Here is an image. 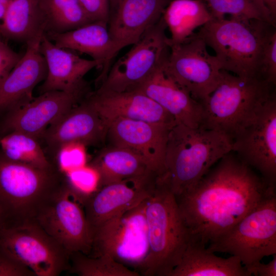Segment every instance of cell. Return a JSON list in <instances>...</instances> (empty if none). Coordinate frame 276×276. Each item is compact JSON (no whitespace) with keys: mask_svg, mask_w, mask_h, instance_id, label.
<instances>
[{"mask_svg":"<svg viewBox=\"0 0 276 276\" xmlns=\"http://www.w3.org/2000/svg\"><path fill=\"white\" fill-rule=\"evenodd\" d=\"M231 152L194 187L175 196L190 241L209 244L276 195L275 186Z\"/></svg>","mask_w":276,"mask_h":276,"instance_id":"6da1fadb","label":"cell"},{"mask_svg":"<svg viewBox=\"0 0 276 276\" xmlns=\"http://www.w3.org/2000/svg\"><path fill=\"white\" fill-rule=\"evenodd\" d=\"M65 183L64 174L56 167L41 168L14 161L0 150V216L4 228L36 222Z\"/></svg>","mask_w":276,"mask_h":276,"instance_id":"7a4b0ae2","label":"cell"},{"mask_svg":"<svg viewBox=\"0 0 276 276\" xmlns=\"http://www.w3.org/2000/svg\"><path fill=\"white\" fill-rule=\"evenodd\" d=\"M232 150V140L220 132L176 123L169 131L163 171L157 179L177 196Z\"/></svg>","mask_w":276,"mask_h":276,"instance_id":"3957f363","label":"cell"},{"mask_svg":"<svg viewBox=\"0 0 276 276\" xmlns=\"http://www.w3.org/2000/svg\"><path fill=\"white\" fill-rule=\"evenodd\" d=\"M275 27L257 19L213 17L197 33L214 51L222 70L242 78L264 80L263 49Z\"/></svg>","mask_w":276,"mask_h":276,"instance_id":"277c9868","label":"cell"},{"mask_svg":"<svg viewBox=\"0 0 276 276\" xmlns=\"http://www.w3.org/2000/svg\"><path fill=\"white\" fill-rule=\"evenodd\" d=\"M148 252L139 269L146 276H170L180 262L190 237L174 194L156 179L145 204Z\"/></svg>","mask_w":276,"mask_h":276,"instance_id":"5b68a950","label":"cell"},{"mask_svg":"<svg viewBox=\"0 0 276 276\" xmlns=\"http://www.w3.org/2000/svg\"><path fill=\"white\" fill-rule=\"evenodd\" d=\"M275 85L263 79L242 78L222 70L218 85L201 103L203 117L199 127L220 132L233 142L275 94Z\"/></svg>","mask_w":276,"mask_h":276,"instance_id":"8992f818","label":"cell"},{"mask_svg":"<svg viewBox=\"0 0 276 276\" xmlns=\"http://www.w3.org/2000/svg\"><path fill=\"white\" fill-rule=\"evenodd\" d=\"M206 249L238 257L245 267L276 254V195L261 202Z\"/></svg>","mask_w":276,"mask_h":276,"instance_id":"52a82bcc","label":"cell"},{"mask_svg":"<svg viewBox=\"0 0 276 276\" xmlns=\"http://www.w3.org/2000/svg\"><path fill=\"white\" fill-rule=\"evenodd\" d=\"M147 199L99 227L93 234L92 249L88 256L96 257L107 254L127 267L139 270L149 249L145 214Z\"/></svg>","mask_w":276,"mask_h":276,"instance_id":"ba28073f","label":"cell"},{"mask_svg":"<svg viewBox=\"0 0 276 276\" xmlns=\"http://www.w3.org/2000/svg\"><path fill=\"white\" fill-rule=\"evenodd\" d=\"M166 25L162 16L124 56L110 67L97 89L134 90L167 59L170 52Z\"/></svg>","mask_w":276,"mask_h":276,"instance_id":"9c48e42d","label":"cell"},{"mask_svg":"<svg viewBox=\"0 0 276 276\" xmlns=\"http://www.w3.org/2000/svg\"><path fill=\"white\" fill-rule=\"evenodd\" d=\"M169 45L165 70L201 103L220 81L222 70L220 62L208 52L206 43L197 33L183 42Z\"/></svg>","mask_w":276,"mask_h":276,"instance_id":"30bf717a","label":"cell"},{"mask_svg":"<svg viewBox=\"0 0 276 276\" xmlns=\"http://www.w3.org/2000/svg\"><path fill=\"white\" fill-rule=\"evenodd\" d=\"M0 245L36 276H57L70 268V253L36 222L2 230Z\"/></svg>","mask_w":276,"mask_h":276,"instance_id":"8fae6325","label":"cell"},{"mask_svg":"<svg viewBox=\"0 0 276 276\" xmlns=\"http://www.w3.org/2000/svg\"><path fill=\"white\" fill-rule=\"evenodd\" d=\"M266 180L276 186V96L236 135L232 150Z\"/></svg>","mask_w":276,"mask_h":276,"instance_id":"7c38bea8","label":"cell"},{"mask_svg":"<svg viewBox=\"0 0 276 276\" xmlns=\"http://www.w3.org/2000/svg\"><path fill=\"white\" fill-rule=\"evenodd\" d=\"M36 222L70 254L89 255L93 236L82 205L74 197L66 183L40 212Z\"/></svg>","mask_w":276,"mask_h":276,"instance_id":"4fadbf2b","label":"cell"},{"mask_svg":"<svg viewBox=\"0 0 276 276\" xmlns=\"http://www.w3.org/2000/svg\"><path fill=\"white\" fill-rule=\"evenodd\" d=\"M91 91L53 90L40 94L24 107L0 118V136L18 131L39 140L51 124L79 104Z\"/></svg>","mask_w":276,"mask_h":276,"instance_id":"5bb4252c","label":"cell"},{"mask_svg":"<svg viewBox=\"0 0 276 276\" xmlns=\"http://www.w3.org/2000/svg\"><path fill=\"white\" fill-rule=\"evenodd\" d=\"M87 95L51 124L39 139L40 143H43L45 153L52 164L57 151L65 144L79 143L95 146L107 139L108 125Z\"/></svg>","mask_w":276,"mask_h":276,"instance_id":"9a60e30c","label":"cell"},{"mask_svg":"<svg viewBox=\"0 0 276 276\" xmlns=\"http://www.w3.org/2000/svg\"><path fill=\"white\" fill-rule=\"evenodd\" d=\"M172 128L162 124L120 118L108 124L106 139L110 146L126 149L140 156L159 176L163 171Z\"/></svg>","mask_w":276,"mask_h":276,"instance_id":"2e32d148","label":"cell"},{"mask_svg":"<svg viewBox=\"0 0 276 276\" xmlns=\"http://www.w3.org/2000/svg\"><path fill=\"white\" fill-rule=\"evenodd\" d=\"M156 177L152 175L109 183L91 194L83 208L93 236L105 222L149 197L155 188Z\"/></svg>","mask_w":276,"mask_h":276,"instance_id":"e0dca14e","label":"cell"},{"mask_svg":"<svg viewBox=\"0 0 276 276\" xmlns=\"http://www.w3.org/2000/svg\"><path fill=\"white\" fill-rule=\"evenodd\" d=\"M171 0H109L107 26L114 57L156 24Z\"/></svg>","mask_w":276,"mask_h":276,"instance_id":"ac0fdd59","label":"cell"},{"mask_svg":"<svg viewBox=\"0 0 276 276\" xmlns=\"http://www.w3.org/2000/svg\"><path fill=\"white\" fill-rule=\"evenodd\" d=\"M44 33L26 43V52L20 60L0 81V118L32 101L34 88L46 78L47 65L39 50Z\"/></svg>","mask_w":276,"mask_h":276,"instance_id":"d6986e66","label":"cell"},{"mask_svg":"<svg viewBox=\"0 0 276 276\" xmlns=\"http://www.w3.org/2000/svg\"><path fill=\"white\" fill-rule=\"evenodd\" d=\"M48 68L46 78L38 87L40 94L53 90L75 92L91 90L84 77L95 67L103 66L102 62L82 58L76 54L56 46L44 33L39 47Z\"/></svg>","mask_w":276,"mask_h":276,"instance_id":"ffe728a7","label":"cell"},{"mask_svg":"<svg viewBox=\"0 0 276 276\" xmlns=\"http://www.w3.org/2000/svg\"><path fill=\"white\" fill-rule=\"evenodd\" d=\"M87 98L108 124L118 119H127L173 127L174 118L158 104L137 90L106 91L96 89Z\"/></svg>","mask_w":276,"mask_h":276,"instance_id":"44dd1931","label":"cell"},{"mask_svg":"<svg viewBox=\"0 0 276 276\" xmlns=\"http://www.w3.org/2000/svg\"><path fill=\"white\" fill-rule=\"evenodd\" d=\"M164 62L134 90L143 93L158 104L177 123L199 128L203 117L201 104L167 73Z\"/></svg>","mask_w":276,"mask_h":276,"instance_id":"7402d4cb","label":"cell"},{"mask_svg":"<svg viewBox=\"0 0 276 276\" xmlns=\"http://www.w3.org/2000/svg\"><path fill=\"white\" fill-rule=\"evenodd\" d=\"M44 34L60 48L85 53L91 56L93 59L102 62L101 73L95 81L96 85H100L114 58L113 43L108 31L107 22L93 21L65 32Z\"/></svg>","mask_w":276,"mask_h":276,"instance_id":"603a6c76","label":"cell"},{"mask_svg":"<svg viewBox=\"0 0 276 276\" xmlns=\"http://www.w3.org/2000/svg\"><path fill=\"white\" fill-rule=\"evenodd\" d=\"M170 276H250L240 259L218 257L205 245L190 241Z\"/></svg>","mask_w":276,"mask_h":276,"instance_id":"cb8c5ba5","label":"cell"},{"mask_svg":"<svg viewBox=\"0 0 276 276\" xmlns=\"http://www.w3.org/2000/svg\"><path fill=\"white\" fill-rule=\"evenodd\" d=\"M88 164L99 173V188L113 182L157 175L136 154L112 146L102 150Z\"/></svg>","mask_w":276,"mask_h":276,"instance_id":"d4e9b609","label":"cell"},{"mask_svg":"<svg viewBox=\"0 0 276 276\" xmlns=\"http://www.w3.org/2000/svg\"><path fill=\"white\" fill-rule=\"evenodd\" d=\"M45 32L39 0H11L0 24L5 39L27 43Z\"/></svg>","mask_w":276,"mask_h":276,"instance_id":"484cf974","label":"cell"},{"mask_svg":"<svg viewBox=\"0 0 276 276\" xmlns=\"http://www.w3.org/2000/svg\"><path fill=\"white\" fill-rule=\"evenodd\" d=\"M162 17L171 34L169 45L184 42L213 18L203 0H171Z\"/></svg>","mask_w":276,"mask_h":276,"instance_id":"4316f807","label":"cell"},{"mask_svg":"<svg viewBox=\"0 0 276 276\" xmlns=\"http://www.w3.org/2000/svg\"><path fill=\"white\" fill-rule=\"evenodd\" d=\"M45 32L63 33L93 22L78 0H39Z\"/></svg>","mask_w":276,"mask_h":276,"instance_id":"83f0119b","label":"cell"},{"mask_svg":"<svg viewBox=\"0 0 276 276\" xmlns=\"http://www.w3.org/2000/svg\"><path fill=\"white\" fill-rule=\"evenodd\" d=\"M0 146L3 154L11 160L41 168L55 167L39 140L29 134L18 131L10 132L0 136Z\"/></svg>","mask_w":276,"mask_h":276,"instance_id":"f1b7e54d","label":"cell"},{"mask_svg":"<svg viewBox=\"0 0 276 276\" xmlns=\"http://www.w3.org/2000/svg\"><path fill=\"white\" fill-rule=\"evenodd\" d=\"M71 273L79 276H139L140 273L117 261L105 254L93 257L80 251L70 254Z\"/></svg>","mask_w":276,"mask_h":276,"instance_id":"f546056e","label":"cell"},{"mask_svg":"<svg viewBox=\"0 0 276 276\" xmlns=\"http://www.w3.org/2000/svg\"><path fill=\"white\" fill-rule=\"evenodd\" d=\"M214 18L252 19L275 26V20L262 0H203Z\"/></svg>","mask_w":276,"mask_h":276,"instance_id":"4dcf8cb0","label":"cell"},{"mask_svg":"<svg viewBox=\"0 0 276 276\" xmlns=\"http://www.w3.org/2000/svg\"><path fill=\"white\" fill-rule=\"evenodd\" d=\"M64 175L74 197L82 206L86 200L99 188V173L88 164Z\"/></svg>","mask_w":276,"mask_h":276,"instance_id":"1f68e13d","label":"cell"},{"mask_svg":"<svg viewBox=\"0 0 276 276\" xmlns=\"http://www.w3.org/2000/svg\"><path fill=\"white\" fill-rule=\"evenodd\" d=\"M86 147L79 143L61 146L53 159V165L64 174L87 165Z\"/></svg>","mask_w":276,"mask_h":276,"instance_id":"d6a6232c","label":"cell"},{"mask_svg":"<svg viewBox=\"0 0 276 276\" xmlns=\"http://www.w3.org/2000/svg\"><path fill=\"white\" fill-rule=\"evenodd\" d=\"M262 75L264 80L276 83V31L273 28L266 41L262 56Z\"/></svg>","mask_w":276,"mask_h":276,"instance_id":"836d02e7","label":"cell"},{"mask_svg":"<svg viewBox=\"0 0 276 276\" xmlns=\"http://www.w3.org/2000/svg\"><path fill=\"white\" fill-rule=\"evenodd\" d=\"M27 266L20 263L0 245V276H35Z\"/></svg>","mask_w":276,"mask_h":276,"instance_id":"e575fe53","label":"cell"},{"mask_svg":"<svg viewBox=\"0 0 276 276\" xmlns=\"http://www.w3.org/2000/svg\"><path fill=\"white\" fill-rule=\"evenodd\" d=\"M92 21L107 22L109 0H78Z\"/></svg>","mask_w":276,"mask_h":276,"instance_id":"d590c367","label":"cell"},{"mask_svg":"<svg viewBox=\"0 0 276 276\" xmlns=\"http://www.w3.org/2000/svg\"><path fill=\"white\" fill-rule=\"evenodd\" d=\"M22 55L15 52L0 38V81L10 72Z\"/></svg>","mask_w":276,"mask_h":276,"instance_id":"8d00e7d4","label":"cell"},{"mask_svg":"<svg viewBox=\"0 0 276 276\" xmlns=\"http://www.w3.org/2000/svg\"><path fill=\"white\" fill-rule=\"evenodd\" d=\"M272 256V259L267 264L260 261L245 268L250 275L276 276V254Z\"/></svg>","mask_w":276,"mask_h":276,"instance_id":"74e56055","label":"cell"},{"mask_svg":"<svg viewBox=\"0 0 276 276\" xmlns=\"http://www.w3.org/2000/svg\"><path fill=\"white\" fill-rule=\"evenodd\" d=\"M269 10L273 17L276 19V0H262Z\"/></svg>","mask_w":276,"mask_h":276,"instance_id":"f35d334b","label":"cell"},{"mask_svg":"<svg viewBox=\"0 0 276 276\" xmlns=\"http://www.w3.org/2000/svg\"><path fill=\"white\" fill-rule=\"evenodd\" d=\"M11 0H0V24Z\"/></svg>","mask_w":276,"mask_h":276,"instance_id":"ab89813d","label":"cell"},{"mask_svg":"<svg viewBox=\"0 0 276 276\" xmlns=\"http://www.w3.org/2000/svg\"><path fill=\"white\" fill-rule=\"evenodd\" d=\"M3 229H4V224L1 217L0 216V234Z\"/></svg>","mask_w":276,"mask_h":276,"instance_id":"60d3db41","label":"cell"}]
</instances>
